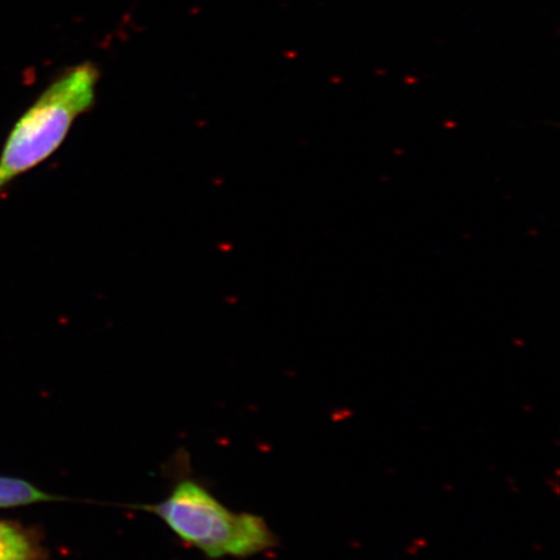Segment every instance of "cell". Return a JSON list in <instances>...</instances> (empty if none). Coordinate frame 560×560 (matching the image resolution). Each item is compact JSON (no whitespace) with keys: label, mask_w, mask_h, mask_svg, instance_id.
I'll list each match as a JSON object with an SVG mask.
<instances>
[{"label":"cell","mask_w":560,"mask_h":560,"mask_svg":"<svg viewBox=\"0 0 560 560\" xmlns=\"http://www.w3.org/2000/svg\"><path fill=\"white\" fill-rule=\"evenodd\" d=\"M100 79L91 62L70 68L24 112L0 153V191L60 149L75 121L94 107Z\"/></svg>","instance_id":"obj_2"},{"label":"cell","mask_w":560,"mask_h":560,"mask_svg":"<svg viewBox=\"0 0 560 560\" xmlns=\"http://www.w3.org/2000/svg\"><path fill=\"white\" fill-rule=\"evenodd\" d=\"M137 509L156 515L180 541L209 559L249 558L279 546L262 516L234 513L194 479L179 480L164 501Z\"/></svg>","instance_id":"obj_1"},{"label":"cell","mask_w":560,"mask_h":560,"mask_svg":"<svg viewBox=\"0 0 560 560\" xmlns=\"http://www.w3.org/2000/svg\"><path fill=\"white\" fill-rule=\"evenodd\" d=\"M55 501H65V499L47 493L24 479L0 475V509H15Z\"/></svg>","instance_id":"obj_4"},{"label":"cell","mask_w":560,"mask_h":560,"mask_svg":"<svg viewBox=\"0 0 560 560\" xmlns=\"http://www.w3.org/2000/svg\"><path fill=\"white\" fill-rule=\"evenodd\" d=\"M0 560H48L44 534L16 521L0 520Z\"/></svg>","instance_id":"obj_3"}]
</instances>
